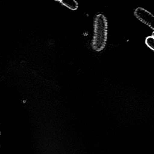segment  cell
Masks as SVG:
<instances>
[{
  "instance_id": "6da1fadb",
  "label": "cell",
  "mask_w": 154,
  "mask_h": 154,
  "mask_svg": "<svg viewBox=\"0 0 154 154\" xmlns=\"http://www.w3.org/2000/svg\"><path fill=\"white\" fill-rule=\"evenodd\" d=\"M108 23L106 18L102 14H98L94 24L92 48L95 51L100 52L105 49L107 40Z\"/></svg>"
},
{
  "instance_id": "7a4b0ae2",
  "label": "cell",
  "mask_w": 154,
  "mask_h": 154,
  "mask_svg": "<svg viewBox=\"0 0 154 154\" xmlns=\"http://www.w3.org/2000/svg\"><path fill=\"white\" fill-rule=\"evenodd\" d=\"M135 16L140 21L154 30V15L144 8L138 7L134 11Z\"/></svg>"
},
{
  "instance_id": "3957f363",
  "label": "cell",
  "mask_w": 154,
  "mask_h": 154,
  "mask_svg": "<svg viewBox=\"0 0 154 154\" xmlns=\"http://www.w3.org/2000/svg\"><path fill=\"white\" fill-rule=\"evenodd\" d=\"M61 2L71 10H77L78 7V4L75 0H61Z\"/></svg>"
},
{
  "instance_id": "277c9868",
  "label": "cell",
  "mask_w": 154,
  "mask_h": 154,
  "mask_svg": "<svg viewBox=\"0 0 154 154\" xmlns=\"http://www.w3.org/2000/svg\"><path fill=\"white\" fill-rule=\"evenodd\" d=\"M145 42L148 48L154 51V37L152 36L147 37L146 39Z\"/></svg>"
},
{
  "instance_id": "5b68a950",
  "label": "cell",
  "mask_w": 154,
  "mask_h": 154,
  "mask_svg": "<svg viewBox=\"0 0 154 154\" xmlns=\"http://www.w3.org/2000/svg\"><path fill=\"white\" fill-rule=\"evenodd\" d=\"M152 36L153 37H154V32H153V33H152Z\"/></svg>"
},
{
  "instance_id": "8992f818",
  "label": "cell",
  "mask_w": 154,
  "mask_h": 154,
  "mask_svg": "<svg viewBox=\"0 0 154 154\" xmlns=\"http://www.w3.org/2000/svg\"><path fill=\"white\" fill-rule=\"evenodd\" d=\"M54 1H60V2H61V0H54Z\"/></svg>"
}]
</instances>
